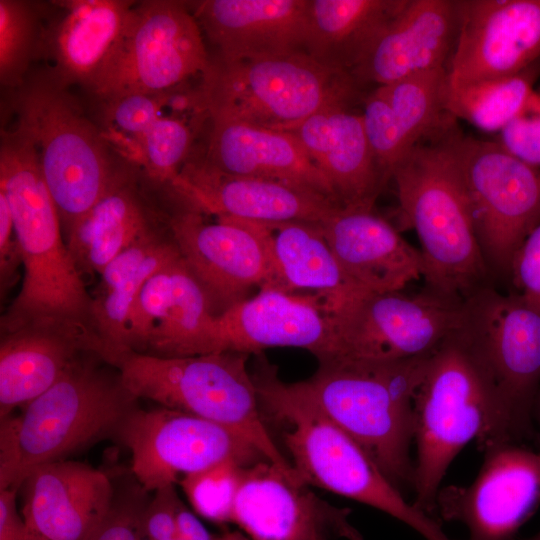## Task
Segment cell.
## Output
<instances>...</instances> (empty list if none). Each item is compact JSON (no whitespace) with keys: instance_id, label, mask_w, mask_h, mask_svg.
Wrapping results in <instances>:
<instances>
[{"instance_id":"obj_1","label":"cell","mask_w":540,"mask_h":540,"mask_svg":"<svg viewBox=\"0 0 540 540\" xmlns=\"http://www.w3.org/2000/svg\"><path fill=\"white\" fill-rule=\"evenodd\" d=\"M0 191L11 210L24 269L21 289L1 318V332L57 323L93 333V299L62 237L35 146L18 127L1 131Z\"/></svg>"},{"instance_id":"obj_2","label":"cell","mask_w":540,"mask_h":540,"mask_svg":"<svg viewBox=\"0 0 540 540\" xmlns=\"http://www.w3.org/2000/svg\"><path fill=\"white\" fill-rule=\"evenodd\" d=\"M453 136L418 142L391 179L402 221L420 242L427 289L463 301L488 286L490 269L476 234Z\"/></svg>"},{"instance_id":"obj_3","label":"cell","mask_w":540,"mask_h":540,"mask_svg":"<svg viewBox=\"0 0 540 540\" xmlns=\"http://www.w3.org/2000/svg\"><path fill=\"white\" fill-rule=\"evenodd\" d=\"M262 411L291 426L284 443L298 479L369 505L403 522L425 540H453L439 521L403 497L369 454L258 355L252 373Z\"/></svg>"},{"instance_id":"obj_4","label":"cell","mask_w":540,"mask_h":540,"mask_svg":"<svg viewBox=\"0 0 540 540\" xmlns=\"http://www.w3.org/2000/svg\"><path fill=\"white\" fill-rule=\"evenodd\" d=\"M428 355L389 362L323 361L311 377L293 385L348 433L400 490L414 483L413 399Z\"/></svg>"},{"instance_id":"obj_5","label":"cell","mask_w":540,"mask_h":540,"mask_svg":"<svg viewBox=\"0 0 540 540\" xmlns=\"http://www.w3.org/2000/svg\"><path fill=\"white\" fill-rule=\"evenodd\" d=\"M119 372L78 360L51 388L0 423V490L20 489L35 467L63 460L109 432L134 410Z\"/></svg>"},{"instance_id":"obj_6","label":"cell","mask_w":540,"mask_h":540,"mask_svg":"<svg viewBox=\"0 0 540 540\" xmlns=\"http://www.w3.org/2000/svg\"><path fill=\"white\" fill-rule=\"evenodd\" d=\"M493 403L492 380L461 322L428 355L413 399L417 446L413 504L420 511L435 518L447 469L470 440L483 437Z\"/></svg>"},{"instance_id":"obj_7","label":"cell","mask_w":540,"mask_h":540,"mask_svg":"<svg viewBox=\"0 0 540 540\" xmlns=\"http://www.w3.org/2000/svg\"><path fill=\"white\" fill-rule=\"evenodd\" d=\"M250 355L238 352L165 357L129 352L115 366L124 387L136 398L226 426L244 436L265 457L298 480L265 425L257 388L247 367Z\"/></svg>"},{"instance_id":"obj_8","label":"cell","mask_w":540,"mask_h":540,"mask_svg":"<svg viewBox=\"0 0 540 540\" xmlns=\"http://www.w3.org/2000/svg\"><path fill=\"white\" fill-rule=\"evenodd\" d=\"M17 127L32 140L65 232L120 178L129 163L84 115L68 89L46 75L20 87Z\"/></svg>"},{"instance_id":"obj_9","label":"cell","mask_w":540,"mask_h":540,"mask_svg":"<svg viewBox=\"0 0 540 540\" xmlns=\"http://www.w3.org/2000/svg\"><path fill=\"white\" fill-rule=\"evenodd\" d=\"M360 88L350 74L327 67L304 51L211 60L202 78L209 119L284 132L325 108L352 104Z\"/></svg>"},{"instance_id":"obj_10","label":"cell","mask_w":540,"mask_h":540,"mask_svg":"<svg viewBox=\"0 0 540 540\" xmlns=\"http://www.w3.org/2000/svg\"><path fill=\"white\" fill-rule=\"evenodd\" d=\"M462 325L493 383L494 403L481 450L527 435L540 384V309L519 294L485 286L463 300Z\"/></svg>"},{"instance_id":"obj_11","label":"cell","mask_w":540,"mask_h":540,"mask_svg":"<svg viewBox=\"0 0 540 540\" xmlns=\"http://www.w3.org/2000/svg\"><path fill=\"white\" fill-rule=\"evenodd\" d=\"M189 2H136L123 36L90 88L101 102L160 94L202 78L211 65Z\"/></svg>"},{"instance_id":"obj_12","label":"cell","mask_w":540,"mask_h":540,"mask_svg":"<svg viewBox=\"0 0 540 540\" xmlns=\"http://www.w3.org/2000/svg\"><path fill=\"white\" fill-rule=\"evenodd\" d=\"M334 359L389 362L430 354L463 319V301L428 289L365 293L328 313Z\"/></svg>"},{"instance_id":"obj_13","label":"cell","mask_w":540,"mask_h":540,"mask_svg":"<svg viewBox=\"0 0 540 540\" xmlns=\"http://www.w3.org/2000/svg\"><path fill=\"white\" fill-rule=\"evenodd\" d=\"M453 144L486 263L510 273L515 252L540 223V170L496 140L454 133Z\"/></svg>"},{"instance_id":"obj_14","label":"cell","mask_w":540,"mask_h":540,"mask_svg":"<svg viewBox=\"0 0 540 540\" xmlns=\"http://www.w3.org/2000/svg\"><path fill=\"white\" fill-rule=\"evenodd\" d=\"M116 433L131 453V468L147 492L224 461L245 467L267 461L236 431L181 411L135 408Z\"/></svg>"},{"instance_id":"obj_15","label":"cell","mask_w":540,"mask_h":540,"mask_svg":"<svg viewBox=\"0 0 540 540\" xmlns=\"http://www.w3.org/2000/svg\"><path fill=\"white\" fill-rule=\"evenodd\" d=\"M271 347H297L318 362L332 360L336 345L321 296L262 288L215 315L196 355L238 352L259 355Z\"/></svg>"},{"instance_id":"obj_16","label":"cell","mask_w":540,"mask_h":540,"mask_svg":"<svg viewBox=\"0 0 540 540\" xmlns=\"http://www.w3.org/2000/svg\"><path fill=\"white\" fill-rule=\"evenodd\" d=\"M171 237L203 288L214 315L267 286L269 259L254 222L221 218L216 223L186 208L168 215Z\"/></svg>"},{"instance_id":"obj_17","label":"cell","mask_w":540,"mask_h":540,"mask_svg":"<svg viewBox=\"0 0 540 540\" xmlns=\"http://www.w3.org/2000/svg\"><path fill=\"white\" fill-rule=\"evenodd\" d=\"M484 453L471 484L440 488L435 515L461 522L467 540H512L540 503V451L505 444Z\"/></svg>"},{"instance_id":"obj_18","label":"cell","mask_w":540,"mask_h":540,"mask_svg":"<svg viewBox=\"0 0 540 540\" xmlns=\"http://www.w3.org/2000/svg\"><path fill=\"white\" fill-rule=\"evenodd\" d=\"M268 461L246 467L232 522L251 540H364L351 509L318 497Z\"/></svg>"},{"instance_id":"obj_19","label":"cell","mask_w":540,"mask_h":540,"mask_svg":"<svg viewBox=\"0 0 540 540\" xmlns=\"http://www.w3.org/2000/svg\"><path fill=\"white\" fill-rule=\"evenodd\" d=\"M168 188L182 208L218 219L321 223L341 207L331 198L302 186L225 173L203 157H191Z\"/></svg>"},{"instance_id":"obj_20","label":"cell","mask_w":540,"mask_h":540,"mask_svg":"<svg viewBox=\"0 0 540 540\" xmlns=\"http://www.w3.org/2000/svg\"><path fill=\"white\" fill-rule=\"evenodd\" d=\"M539 59L540 0H459L448 82L511 77Z\"/></svg>"},{"instance_id":"obj_21","label":"cell","mask_w":540,"mask_h":540,"mask_svg":"<svg viewBox=\"0 0 540 540\" xmlns=\"http://www.w3.org/2000/svg\"><path fill=\"white\" fill-rule=\"evenodd\" d=\"M20 488L25 540H86L115 493L103 471L67 459L33 468Z\"/></svg>"},{"instance_id":"obj_22","label":"cell","mask_w":540,"mask_h":540,"mask_svg":"<svg viewBox=\"0 0 540 540\" xmlns=\"http://www.w3.org/2000/svg\"><path fill=\"white\" fill-rule=\"evenodd\" d=\"M458 24L459 0H405L372 41L352 77L360 87H377L447 68Z\"/></svg>"},{"instance_id":"obj_23","label":"cell","mask_w":540,"mask_h":540,"mask_svg":"<svg viewBox=\"0 0 540 540\" xmlns=\"http://www.w3.org/2000/svg\"><path fill=\"white\" fill-rule=\"evenodd\" d=\"M54 15L44 26L41 56L50 62L45 74L68 89L88 90L119 44L136 2L64 0L51 2Z\"/></svg>"},{"instance_id":"obj_24","label":"cell","mask_w":540,"mask_h":540,"mask_svg":"<svg viewBox=\"0 0 540 540\" xmlns=\"http://www.w3.org/2000/svg\"><path fill=\"white\" fill-rule=\"evenodd\" d=\"M189 5L222 61L305 51L308 0H204Z\"/></svg>"},{"instance_id":"obj_25","label":"cell","mask_w":540,"mask_h":540,"mask_svg":"<svg viewBox=\"0 0 540 540\" xmlns=\"http://www.w3.org/2000/svg\"><path fill=\"white\" fill-rule=\"evenodd\" d=\"M346 275L363 291H402L423 277L420 251L373 209L338 208L320 223Z\"/></svg>"},{"instance_id":"obj_26","label":"cell","mask_w":540,"mask_h":540,"mask_svg":"<svg viewBox=\"0 0 540 540\" xmlns=\"http://www.w3.org/2000/svg\"><path fill=\"white\" fill-rule=\"evenodd\" d=\"M337 104L310 116L289 133L328 180L338 204L373 209L386 185L367 140L361 113Z\"/></svg>"},{"instance_id":"obj_27","label":"cell","mask_w":540,"mask_h":540,"mask_svg":"<svg viewBox=\"0 0 540 540\" xmlns=\"http://www.w3.org/2000/svg\"><path fill=\"white\" fill-rule=\"evenodd\" d=\"M85 351L100 356L93 333L77 326L40 323L2 333L0 420L51 388Z\"/></svg>"},{"instance_id":"obj_28","label":"cell","mask_w":540,"mask_h":540,"mask_svg":"<svg viewBox=\"0 0 540 540\" xmlns=\"http://www.w3.org/2000/svg\"><path fill=\"white\" fill-rule=\"evenodd\" d=\"M209 120L203 159L211 166L229 174L302 186L338 204L328 180L293 134L233 120Z\"/></svg>"},{"instance_id":"obj_29","label":"cell","mask_w":540,"mask_h":540,"mask_svg":"<svg viewBox=\"0 0 540 540\" xmlns=\"http://www.w3.org/2000/svg\"><path fill=\"white\" fill-rule=\"evenodd\" d=\"M254 223L264 240L269 259L270 277L264 288L317 294L322 297L328 313L368 293L343 271L320 223Z\"/></svg>"},{"instance_id":"obj_30","label":"cell","mask_w":540,"mask_h":540,"mask_svg":"<svg viewBox=\"0 0 540 540\" xmlns=\"http://www.w3.org/2000/svg\"><path fill=\"white\" fill-rule=\"evenodd\" d=\"M140 171L128 165L110 189L65 232L80 271L99 275L127 247L159 230L161 219L138 185Z\"/></svg>"},{"instance_id":"obj_31","label":"cell","mask_w":540,"mask_h":540,"mask_svg":"<svg viewBox=\"0 0 540 540\" xmlns=\"http://www.w3.org/2000/svg\"><path fill=\"white\" fill-rule=\"evenodd\" d=\"M405 0H308L305 51L332 69L352 72Z\"/></svg>"},{"instance_id":"obj_32","label":"cell","mask_w":540,"mask_h":540,"mask_svg":"<svg viewBox=\"0 0 540 540\" xmlns=\"http://www.w3.org/2000/svg\"><path fill=\"white\" fill-rule=\"evenodd\" d=\"M539 66L506 78L446 83L445 110L487 132H499L508 123L529 114L536 93L533 83Z\"/></svg>"},{"instance_id":"obj_33","label":"cell","mask_w":540,"mask_h":540,"mask_svg":"<svg viewBox=\"0 0 540 540\" xmlns=\"http://www.w3.org/2000/svg\"><path fill=\"white\" fill-rule=\"evenodd\" d=\"M207 118L177 111L167 91L165 109L138 142L132 166L153 182L168 187L191 158L195 132Z\"/></svg>"},{"instance_id":"obj_34","label":"cell","mask_w":540,"mask_h":540,"mask_svg":"<svg viewBox=\"0 0 540 540\" xmlns=\"http://www.w3.org/2000/svg\"><path fill=\"white\" fill-rule=\"evenodd\" d=\"M447 68L421 72L380 87L413 147L444 122ZM449 115V114H448ZM450 116V115H449Z\"/></svg>"},{"instance_id":"obj_35","label":"cell","mask_w":540,"mask_h":540,"mask_svg":"<svg viewBox=\"0 0 540 540\" xmlns=\"http://www.w3.org/2000/svg\"><path fill=\"white\" fill-rule=\"evenodd\" d=\"M41 5L25 0H0V83L19 89L31 63L41 56L44 24Z\"/></svg>"},{"instance_id":"obj_36","label":"cell","mask_w":540,"mask_h":540,"mask_svg":"<svg viewBox=\"0 0 540 540\" xmlns=\"http://www.w3.org/2000/svg\"><path fill=\"white\" fill-rule=\"evenodd\" d=\"M246 467L224 461L186 475L178 481L191 506L201 517L217 523L232 522L235 498Z\"/></svg>"},{"instance_id":"obj_37","label":"cell","mask_w":540,"mask_h":540,"mask_svg":"<svg viewBox=\"0 0 540 540\" xmlns=\"http://www.w3.org/2000/svg\"><path fill=\"white\" fill-rule=\"evenodd\" d=\"M364 131L385 184L397 164L412 148L380 87L363 99Z\"/></svg>"},{"instance_id":"obj_38","label":"cell","mask_w":540,"mask_h":540,"mask_svg":"<svg viewBox=\"0 0 540 540\" xmlns=\"http://www.w3.org/2000/svg\"><path fill=\"white\" fill-rule=\"evenodd\" d=\"M146 492L139 484L115 492L107 514L86 540H145L142 516L148 501Z\"/></svg>"},{"instance_id":"obj_39","label":"cell","mask_w":540,"mask_h":540,"mask_svg":"<svg viewBox=\"0 0 540 540\" xmlns=\"http://www.w3.org/2000/svg\"><path fill=\"white\" fill-rule=\"evenodd\" d=\"M510 273L519 295L540 309V223L527 235L512 259Z\"/></svg>"},{"instance_id":"obj_40","label":"cell","mask_w":540,"mask_h":540,"mask_svg":"<svg viewBox=\"0 0 540 540\" xmlns=\"http://www.w3.org/2000/svg\"><path fill=\"white\" fill-rule=\"evenodd\" d=\"M170 237V234L165 237L156 230L119 253L100 274L101 293L113 289L135 273Z\"/></svg>"},{"instance_id":"obj_41","label":"cell","mask_w":540,"mask_h":540,"mask_svg":"<svg viewBox=\"0 0 540 540\" xmlns=\"http://www.w3.org/2000/svg\"><path fill=\"white\" fill-rule=\"evenodd\" d=\"M181 503L173 484L154 491L142 516L145 540H168L177 535V513Z\"/></svg>"},{"instance_id":"obj_42","label":"cell","mask_w":540,"mask_h":540,"mask_svg":"<svg viewBox=\"0 0 540 540\" xmlns=\"http://www.w3.org/2000/svg\"><path fill=\"white\" fill-rule=\"evenodd\" d=\"M524 163L540 167V114H524L498 132L496 140Z\"/></svg>"},{"instance_id":"obj_43","label":"cell","mask_w":540,"mask_h":540,"mask_svg":"<svg viewBox=\"0 0 540 540\" xmlns=\"http://www.w3.org/2000/svg\"><path fill=\"white\" fill-rule=\"evenodd\" d=\"M20 265L22 262L11 210L5 194L0 191V284L2 294L14 283Z\"/></svg>"},{"instance_id":"obj_44","label":"cell","mask_w":540,"mask_h":540,"mask_svg":"<svg viewBox=\"0 0 540 540\" xmlns=\"http://www.w3.org/2000/svg\"><path fill=\"white\" fill-rule=\"evenodd\" d=\"M18 489L0 490V540H25V523L17 509Z\"/></svg>"},{"instance_id":"obj_45","label":"cell","mask_w":540,"mask_h":540,"mask_svg":"<svg viewBox=\"0 0 540 540\" xmlns=\"http://www.w3.org/2000/svg\"><path fill=\"white\" fill-rule=\"evenodd\" d=\"M177 536L181 540H217L183 503L177 513Z\"/></svg>"},{"instance_id":"obj_46","label":"cell","mask_w":540,"mask_h":540,"mask_svg":"<svg viewBox=\"0 0 540 540\" xmlns=\"http://www.w3.org/2000/svg\"><path fill=\"white\" fill-rule=\"evenodd\" d=\"M217 540H251L240 531H226L217 536Z\"/></svg>"},{"instance_id":"obj_47","label":"cell","mask_w":540,"mask_h":540,"mask_svg":"<svg viewBox=\"0 0 540 540\" xmlns=\"http://www.w3.org/2000/svg\"><path fill=\"white\" fill-rule=\"evenodd\" d=\"M534 411L536 412V417L540 428V392L535 400Z\"/></svg>"},{"instance_id":"obj_48","label":"cell","mask_w":540,"mask_h":540,"mask_svg":"<svg viewBox=\"0 0 540 540\" xmlns=\"http://www.w3.org/2000/svg\"><path fill=\"white\" fill-rule=\"evenodd\" d=\"M525 540H540V531L536 535Z\"/></svg>"},{"instance_id":"obj_49","label":"cell","mask_w":540,"mask_h":540,"mask_svg":"<svg viewBox=\"0 0 540 540\" xmlns=\"http://www.w3.org/2000/svg\"><path fill=\"white\" fill-rule=\"evenodd\" d=\"M537 94L540 95V86H539L538 89H537Z\"/></svg>"}]
</instances>
